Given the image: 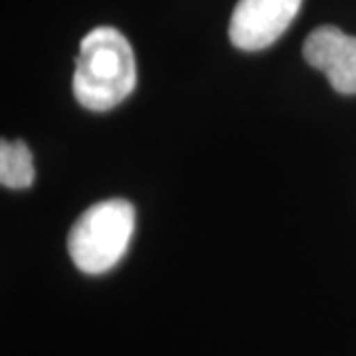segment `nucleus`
I'll return each mask as SVG.
<instances>
[{"mask_svg":"<svg viewBox=\"0 0 356 356\" xmlns=\"http://www.w3.org/2000/svg\"><path fill=\"white\" fill-rule=\"evenodd\" d=\"M133 234V204L123 198L103 200L77 218L67 236V252L79 271L102 275L123 259Z\"/></svg>","mask_w":356,"mask_h":356,"instance_id":"2","label":"nucleus"},{"mask_svg":"<svg viewBox=\"0 0 356 356\" xmlns=\"http://www.w3.org/2000/svg\"><path fill=\"white\" fill-rule=\"evenodd\" d=\"M137 86V62L129 40L111 26L83 36L74 74V95L89 111H109Z\"/></svg>","mask_w":356,"mask_h":356,"instance_id":"1","label":"nucleus"},{"mask_svg":"<svg viewBox=\"0 0 356 356\" xmlns=\"http://www.w3.org/2000/svg\"><path fill=\"white\" fill-rule=\"evenodd\" d=\"M34 159L24 140L0 143V182L6 188H28L34 182Z\"/></svg>","mask_w":356,"mask_h":356,"instance_id":"5","label":"nucleus"},{"mask_svg":"<svg viewBox=\"0 0 356 356\" xmlns=\"http://www.w3.org/2000/svg\"><path fill=\"white\" fill-rule=\"evenodd\" d=\"M303 0H238L228 34L236 48L259 51L283 36L301 8Z\"/></svg>","mask_w":356,"mask_h":356,"instance_id":"3","label":"nucleus"},{"mask_svg":"<svg viewBox=\"0 0 356 356\" xmlns=\"http://www.w3.org/2000/svg\"><path fill=\"white\" fill-rule=\"evenodd\" d=\"M303 58L321 70L331 86L343 95L356 93V36L344 34L337 26H318L307 36Z\"/></svg>","mask_w":356,"mask_h":356,"instance_id":"4","label":"nucleus"}]
</instances>
